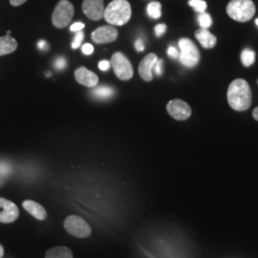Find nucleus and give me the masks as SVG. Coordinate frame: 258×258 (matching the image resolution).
Listing matches in <instances>:
<instances>
[{
  "mask_svg": "<svg viewBox=\"0 0 258 258\" xmlns=\"http://www.w3.org/2000/svg\"><path fill=\"white\" fill-rule=\"evenodd\" d=\"M227 99L232 109L235 111H246L251 104V90L247 81L237 79L231 82Z\"/></svg>",
  "mask_w": 258,
  "mask_h": 258,
  "instance_id": "nucleus-1",
  "label": "nucleus"
},
{
  "mask_svg": "<svg viewBox=\"0 0 258 258\" xmlns=\"http://www.w3.org/2000/svg\"><path fill=\"white\" fill-rule=\"evenodd\" d=\"M132 11L127 0H113L104 9L103 18L110 24L121 26L131 19Z\"/></svg>",
  "mask_w": 258,
  "mask_h": 258,
  "instance_id": "nucleus-2",
  "label": "nucleus"
},
{
  "mask_svg": "<svg viewBox=\"0 0 258 258\" xmlns=\"http://www.w3.org/2000/svg\"><path fill=\"white\" fill-rule=\"evenodd\" d=\"M227 14L238 22H247L255 14V5L251 0H231L227 6Z\"/></svg>",
  "mask_w": 258,
  "mask_h": 258,
  "instance_id": "nucleus-3",
  "label": "nucleus"
},
{
  "mask_svg": "<svg viewBox=\"0 0 258 258\" xmlns=\"http://www.w3.org/2000/svg\"><path fill=\"white\" fill-rule=\"evenodd\" d=\"M73 4L68 0H60L52 15V22L54 26L59 29L67 27L74 17Z\"/></svg>",
  "mask_w": 258,
  "mask_h": 258,
  "instance_id": "nucleus-4",
  "label": "nucleus"
},
{
  "mask_svg": "<svg viewBox=\"0 0 258 258\" xmlns=\"http://www.w3.org/2000/svg\"><path fill=\"white\" fill-rule=\"evenodd\" d=\"M65 231L78 238H87L91 235L92 229L90 225L81 216L69 215L63 222Z\"/></svg>",
  "mask_w": 258,
  "mask_h": 258,
  "instance_id": "nucleus-5",
  "label": "nucleus"
},
{
  "mask_svg": "<svg viewBox=\"0 0 258 258\" xmlns=\"http://www.w3.org/2000/svg\"><path fill=\"white\" fill-rule=\"evenodd\" d=\"M179 47L181 50L180 61L187 68H194L200 60V53L197 46L189 38H181L179 40Z\"/></svg>",
  "mask_w": 258,
  "mask_h": 258,
  "instance_id": "nucleus-6",
  "label": "nucleus"
},
{
  "mask_svg": "<svg viewBox=\"0 0 258 258\" xmlns=\"http://www.w3.org/2000/svg\"><path fill=\"white\" fill-rule=\"evenodd\" d=\"M110 63L115 75L120 81H129L133 77L132 64L122 53L117 52L112 55Z\"/></svg>",
  "mask_w": 258,
  "mask_h": 258,
  "instance_id": "nucleus-7",
  "label": "nucleus"
},
{
  "mask_svg": "<svg viewBox=\"0 0 258 258\" xmlns=\"http://www.w3.org/2000/svg\"><path fill=\"white\" fill-rule=\"evenodd\" d=\"M166 110L168 114L177 120H187L191 116V108L186 102L176 99L167 103Z\"/></svg>",
  "mask_w": 258,
  "mask_h": 258,
  "instance_id": "nucleus-8",
  "label": "nucleus"
},
{
  "mask_svg": "<svg viewBox=\"0 0 258 258\" xmlns=\"http://www.w3.org/2000/svg\"><path fill=\"white\" fill-rule=\"evenodd\" d=\"M19 216L18 206L14 202L0 197V222L9 224L16 221Z\"/></svg>",
  "mask_w": 258,
  "mask_h": 258,
  "instance_id": "nucleus-9",
  "label": "nucleus"
},
{
  "mask_svg": "<svg viewBox=\"0 0 258 258\" xmlns=\"http://www.w3.org/2000/svg\"><path fill=\"white\" fill-rule=\"evenodd\" d=\"M119 36L118 30L111 25L102 26L96 29L92 33V39L98 44L115 41Z\"/></svg>",
  "mask_w": 258,
  "mask_h": 258,
  "instance_id": "nucleus-10",
  "label": "nucleus"
},
{
  "mask_svg": "<svg viewBox=\"0 0 258 258\" xmlns=\"http://www.w3.org/2000/svg\"><path fill=\"white\" fill-rule=\"evenodd\" d=\"M83 12L88 19L98 21L103 18V0H83Z\"/></svg>",
  "mask_w": 258,
  "mask_h": 258,
  "instance_id": "nucleus-11",
  "label": "nucleus"
},
{
  "mask_svg": "<svg viewBox=\"0 0 258 258\" xmlns=\"http://www.w3.org/2000/svg\"><path fill=\"white\" fill-rule=\"evenodd\" d=\"M158 60V56L153 53H150L146 55L142 61L139 64V75L140 77L146 81V82H150L153 79V74L152 70L154 68V65Z\"/></svg>",
  "mask_w": 258,
  "mask_h": 258,
  "instance_id": "nucleus-12",
  "label": "nucleus"
},
{
  "mask_svg": "<svg viewBox=\"0 0 258 258\" xmlns=\"http://www.w3.org/2000/svg\"><path fill=\"white\" fill-rule=\"evenodd\" d=\"M75 78L78 83L90 88L96 87L99 83L98 76L85 67H80L77 69L75 72Z\"/></svg>",
  "mask_w": 258,
  "mask_h": 258,
  "instance_id": "nucleus-13",
  "label": "nucleus"
},
{
  "mask_svg": "<svg viewBox=\"0 0 258 258\" xmlns=\"http://www.w3.org/2000/svg\"><path fill=\"white\" fill-rule=\"evenodd\" d=\"M22 207L26 212H29L32 216H34L36 219L39 221H43L47 218L46 210L42 205L35 202L33 200H25L22 203Z\"/></svg>",
  "mask_w": 258,
  "mask_h": 258,
  "instance_id": "nucleus-14",
  "label": "nucleus"
},
{
  "mask_svg": "<svg viewBox=\"0 0 258 258\" xmlns=\"http://www.w3.org/2000/svg\"><path fill=\"white\" fill-rule=\"evenodd\" d=\"M195 37L205 49H212L217 43V38L208 29H198L195 32Z\"/></svg>",
  "mask_w": 258,
  "mask_h": 258,
  "instance_id": "nucleus-15",
  "label": "nucleus"
},
{
  "mask_svg": "<svg viewBox=\"0 0 258 258\" xmlns=\"http://www.w3.org/2000/svg\"><path fill=\"white\" fill-rule=\"evenodd\" d=\"M18 48V42L9 35L0 37V56L14 53Z\"/></svg>",
  "mask_w": 258,
  "mask_h": 258,
  "instance_id": "nucleus-16",
  "label": "nucleus"
},
{
  "mask_svg": "<svg viewBox=\"0 0 258 258\" xmlns=\"http://www.w3.org/2000/svg\"><path fill=\"white\" fill-rule=\"evenodd\" d=\"M45 258H74L73 251L65 246H57L48 249Z\"/></svg>",
  "mask_w": 258,
  "mask_h": 258,
  "instance_id": "nucleus-17",
  "label": "nucleus"
},
{
  "mask_svg": "<svg viewBox=\"0 0 258 258\" xmlns=\"http://www.w3.org/2000/svg\"><path fill=\"white\" fill-rule=\"evenodd\" d=\"M147 12H148V16L151 19H160L161 16H162V5H161V3L157 2V1L150 2L148 5Z\"/></svg>",
  "mask_w": 258,
  "mask_h": 258,
  "instance_id": "nucleus-18",
  "label": "nucleus"
},
{
  "mask_svg": "<svg viewBox=\"0 0 258 258\" xmlns=\"http://www.w3.org/2000/svg\"><path fill=\"white\" fill-rule=\"evenodd\" d=\"M93 94L98 99H108L114 95V90L107 86H100L94 89Z\"/></svg>",
  "mask_w": 258,
  "mask_h": 258,
  "instance_id": "nucleus-19",
  "label": "nucleus"
},
{
  "mask_svg": "<svg viewBox=\"0 0 258 258\" xmlns=\"http://www.w3.org/2000/svg\"><path fill=\"white\" fill-rule=\"evenodd\" d=\"M241 60L242 63L249 67L250 65L253 64L255 61V53L254 51L250 50V49H245L242 53H241Z\"/></svg>",
  "mask_w": 258,
  "mask_h": 258,
  "instance_id": "nucleus-20",
  "label": "nucleus"
},
{
  "mask_svg": "<svg viewBox=\"0 0 258 258\" xmlns=\"http://www.w3.org/2000/svg\"><path fill=\"white\" fill-rule=\"evenodd\" d=\"M198 22H199L201 28L208 29V28H210L212 26V17H211L210 14H208V13H206V12L200 13V15L198 16Z\"/></svg>",
  "mask_w": 258,
  "mask_h": 258,
  "instance_id": "nucleus-21",
  "label": "nucleus"
},
{
  "mask_svg": "<svg viewBox=\"0 0 258 258\" xmlns=\"http://www.w3.org/2000/svg\"><path fill=\"white\" fill-rule=\"evenodd\" d=\"M188 4L198 13H203L207 9V2L204 0H189Z\"/></svg>",
  "mask_w": 258,
  "mask_h": 258,
  "instance_id": "nucleus-22",
  "label": "nucleus"
},
{
  "mask_svg": "<svg viewBox=\"0 0 258 258\" xmlns=\"http://www.w3.org/2000/svg\"><path fill=\"white\" fill-rule=\"evenodd\" d=\"M83 37H84V34H83L82 31H80L74 37V40L72 42V48L73 49H78L79 47L81 46L82 42H83Z\"/></svg>",
  "mask_w": 258,
  "mask_h": 258,
  "instance_id": "nucleus-23",
  "label": "nucleus"
},
{
  "mask_svg": "<svg viewBox=\"0 0 258 258\" xmlns=\"http://www.w3.org/2000/svg\"><path fill=\"white\" fill-rule=\"evenodd\" d=\"M55 67L58 70H62L66 67V60L63 57H57L55 59Z\"/></svg>",
  "mask_w": 258,
  "mask_h": 258,
  "instance_id": "nucleus-24",
  "label": "nucleus"
},
{
  "mask_svg": "<svg viewBox=\"0 0 258 258\" xmlns=\"http://www.w3.org/2000/svg\"><path fill=\"white\" fill-rule=\"evenodd\" d=\"M166 31V24H158L155 27V34H156L157 37H162Z\"/></svg>",
  "mask_w": 258,
  "mask_h": 258,
  "instance_id": "nucleus-25",
  "label": "nucleus"
},
{
  "mask_svg": "<svg viewBox=\"0 0 258 258\" xmlns=\"http://www.w3.org/2000/svg\"><path fill=\"white\" fill-rule=\"evenodd\" d=\"M153 69L155 70V73L158 76H161V75L163 74V60L162 59H158L156 63L154 65Z\"/></svg>",
  "mask_w": 258,
  "mask_h": 258,
  "instance_id": "nucleus-26",
  "label": "nucleus"
},
{
  "mask_svg": "<svg viewBox=\"0 0 258 258\" xmlns=\"http://www.w3.org/2000/svg\"><path fill=\"white\" fill-rule=\"evenodd\" d=\"M167 55H169L171 58H177V57H179V52H178V50L176 49L174 46H169L168 47V50H167Z\"/></svg>",
  "mask_w": 258,
  "mask_h": 258,
  "instance_id": "nucleus-27",
  "label": "nucleus"
},
{
  "mask_svg": "<svg viewBox=\"0 0 258 258\" xmlns=\"http://www.w3.org/2000/svg\"><path fill=\"white\" fill-rule=\"evenodd\" d=\"M94 52V47L90 43H86L83 46V53L85 55H91Z\"/></svg>",
  "mask_w": 258,
  "mask_h": 258,
  "instance_id": "nucleus-28",
  "label": "nucleus"
},
{
  "mask_svg": "<svg viewBox=\"0 0 258 258\" xmlns=\"http://www.w3.org/2000/svg\"><path fill=\"white\" fill-rule=\"evenodd\" d=\"M84 26H85V25L83 24V22H76L73 25H71L70 30H71L72 32H80V31L83 30Z\"/></svg>",
  "mask_w": 258,
  "mask_h": 258,
  "instance_id": "nucleus-29",
  "label": "nucleus"
},
{
  "mask_svg": "<svg viewBox=\"0 0 258 258\" xmlns=\"http://www.w3.org/2000/svg\"><path fill=\"white\" fill-rule=\"evenodd\" d=\"M110 67L111 63L108 60H102V61H100V63H99V68H100L102 71H107V70H109Z\"/></svg>",
  "mask_w": 258,
  "mask_h": 258,
  "instance_id": "nucleus-30",
  "label": "nucleus"
},
{
  "mask_svg": "<svg viewBox=\"0 0 258 258\" xmlns=\"http://www.w3.org/2000/svg\"><path fill=\"white\" fill-rule=\"evenodd\" d=\"M10 172V166L6 164H0V174L6 175Z\"/></svg>",
  "mask_w": 258,
  "mask_h": 258,
  "instance_id": "nucleus-31",
  "label": "nucleus"
},
{
  "mask_svg": "<svg viewBox=\"0 0 258 258\" xmlns=\"http://www.w3.org/2000/svg\"><path fill=\"white\" fill-rule=\"evenodd\" d=\"M135 48L138 52H143L145 50V45H144V42L142 39H138L136 42H135Z\"/></svg>",
  "mask_w": 258,
  "mask_h": 258,
  "instance_id": "nucleus-32",
  "label": "nucleus"
},
{
  "mask_svg": "<svg viewBox=\"0 0 258 258\" xmlns=\"http://www.w3.org/2000/svg\"><path fill=\"white\" fill-rule=\"evenodd\" d=\"M27 0H10V3L12 6H15V7H18L20 6L22 4H24Z\"/></svg>",
  "mask_w": 258,
  "mask_h": 258,
  "instance_id": "nucleus-33",
  "label": "nucleus"
},
{
  "mask_svg": "<svg viewBox=\"0 0 258 258\" xmlns=\"http://www.w3.org/2000/svg\"><path fill=\"white\" fill-rule=\"evenodd\" d=\"M37 47L40 49V50H46L48 46H47V43L45 41H39L38 42V44H37Z\"/></svg>",
  "mask_w": 258,
  "mask_h": 258,
  "instance_id": "nucleus-34",
  "label": "nucleus"
},
{
  "mask_svg": "<svg viewBox=\"0 0 258 258\" xmlns=\"http://www.w3.org/2000/svg\"><path fill=\"white\" fill-rule=\"evenodd\" d=\"M252 117L254 120H258V106L252 111Z\"/></svg>",
  "mask_w": 258,
  "mask_h": 258,
  "instance_id": "nucleus-35",
  "label": "nucleus"
},
{
  "mask_svg": "<svg viewBox=\"0 0 258 258\" xmlns=\"http://www.w3.org/2000/svg\"><path fill=\"white\" fill-rule=\"evenodd\" d=\"M4 248H3V246L0 244V258L3 257L4 256Z\"/></svg>",
  "mask_w": 258,
  "mask_h": 258,
  "instance_id": "nucleus-36",
  "label": "nucleus"
},
{
  "mask_svg": "<svg viewBox=\"0 0 258 258\" xmlns=\"http://www.w3.org/2000/svg\"><path fill=\"white\" fill-rule=\"evenodd\" d=\"M10 34H11V31H8V32H7V35H9L10 36Z\"/></svg>",
  "mask_w": 258,
  "mask_h": 258,
  "instance_id": "nucleus-37",
  "label": "nucleus"
},
{
  "mask_svg": "<svg viewBox=\"0 0 258 258\" xmlns=\"http://www.w3.org/2000/svg\"><path fill=\"white\" fill-rule=\"evenodd\" d=\"M255 23H256V25L258 26V19H256V21H255Z\"/></svg>",
  "mask_w": 258,
  "mask_h": 258,
  "instance_id": "nucleus-38",
  "label": "nucleus"
}]
</instances>
